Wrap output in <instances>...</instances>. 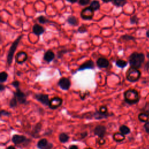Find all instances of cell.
Returning a JSON list of instances; mask_svg holds the SVG:
<instances>
[{
  "label": "cell",
  "instance_id": "cell-1",
  "mask_svg": "<svg viewBox=\"0 0 149 149\" xmlns=\"http://www.w3.org/2000/svg\"><path fill=\"white\" fill-rule=\"evenodd\" d=\"M128 60L130 66L139 69L145 61V55L142 52H134L130 54Z\"/></svg>",
  "mask_w": 149,
  "mask_h": 149
},
{
  "label": "cell",
  "instance_id": "cell-2",
  "mask_svg": "<svg viewBox=\"0 0 149 149\" xmlns=\"http://www.w3.org/2000/svg\"><path fill=\"white\" fill-rule=\"evenodd\" d=\"M125 101L129 104L132 105L139 102L140 96L138 91L134 89H129L124 93Z\"/></svg>",
  "mask_w": 149,
  "mask_h": 149
},
{
  "label": "cell",
  "instance_id": "cell-3",
  "mask_svg": "<svg viewBox=\"0 0 149 149\" xmlns=\"http://www.w3.org/2000/svg\"><path fill=\"white\" fill-rule=\"evenodd\" d=\"M126 79L130 82L137 81L141 76L140 71L136 68L130 66L126 73Z\"/></svg>",
  "mask_w": 149,
  "mask_h": 149
},
{
  "label": "cell",
  "instance_id": "cell-4",
  "mask_svg": "<svg viewBox=\"0 0 149 149\" xmlns=\"http://www.w3.org/2000/svg\"><path fill=\"white\" fill-rule=\"evenodd\" d=\"M22 35L19 36L12 43V45L10 47V49L9 50L8 52V54L7 56V62L9 65H10L12 62L13 61V55H14V53L17 48V47L20 42V40H21L22 37Z\"/></svg>",
  "mask_w": 149,
  "mask_h": 149
},
{
  "label": "cell",
  "instance_id": "cell-5",
  "mask_svg": "<svg viewBox=\"0 0 149 149\" xmlns=\"http://www.w3.org/2000/svg\"><path fill=\"white\" fill-rule=\"evenodd\" d=\"M94 12L90 6L85 8L81 12L80 16L84 20H91L94 16Z\"/></svg>",
  "mask_w": 149,
  "mask_h": 149
},
{
  "label": "cell",
  "instance_id": "cell-6",
  "mask_svg": "<svg viewBox=\"0 0 149 149\" xmlns=\"http://www.w3.org/2000/svg\"><path fill=\"white\" fill-rule=\"evenodd\" d=\"M14 97L19 104H26L27 102L26 96L25 94L22 92L19 88L16 89V91L14 93Z\"/></svg>",
  "mask_w": 149,
  "mask_h": 149
},
{
  "label": "cell",
  "instance_id": "cell-7",
  "mask_svg": "<svg viewBox=\"0 0 149 149\" xmlns=\"http://www.w3.org/2000/svg\"><path fill=\"white\" fill-rule=\"evenodd\" d=\"M62 99L58 97H55L49 100V107L52 109H55L59 107L62 104Z\"/></svg>",
  "mask_w": 149,
  "mask_h": 149
},
{
  "label": "cell",
  "instance_id": "cell-8",
  "mask_svg": "<svg viewBox=\"0 0 149 149\" xmlns=\"http://www.w3.org/2000/svg\"><path fill=\"white\" fill-rule=\"evenodd\" d=\"M59 87L63 90H68L71 86L70 80L67 77H62L58 81Z\"/></svg>",
  "mask_w": 149,
  "mask_h": 149
},
{
  "label": "cell",
  "instance_id": "cell-9",
  "mask_svg": "<svg viewBox=\"0 0 149 149\" xmlns=\"http://www.w3.org/2000/svg\"><path fill=\"white\" fill-rule=\"evenodd\" d=\"M37 146L40 149H52L53 144L49 143L46 139H42L38 141Z\"/></svg>",
  "mask_w": 149,
  "mask_h": 149
},
{
  "label": "cell",
  "instance_id": "cell-10",
  "mask_svg": "<svg viewBox=\"0 0 149 149\" xmlns=\"http://www.w3.org/2000/svg\"><path fill=\"white\" fill-rule=\"evenodd\" d=\"M35 98L42 104L45 105H49V100L48 95L47 94H36Z\"/></svg>",
  "mask_w": 149,
  "mask_h": 149
},
{
  "label": "cell",
  "instance_id": "cell-11",
  "mask_svg": "<svg viewBox=\"0 0 149 149\" xmlns=\"http://www.w3.org/2000/svg\"><path fill=\"white\" fill-rule=\"evenodd\" d=\"M94 132L99 137H104L106 133V127L104 125H98L94 128Z\"/></svg>",
  "mask_w": 149,
  "mask_h": 149
},
{
  "label": "cell",
  "instance_id": "cell-12",
  "mask_svg": "<svg viewBox=\"0 0 149 149\" xmlns=\"http://www.w3.org/2000/svg\"><path fill=\"white\" fill-rule=\"evenodd\" d=\"M27 55L25 52L23 51L19 52L15 56V60L17 63H22L24 62L27 60Z\"/></svg>",
  "mask_w": 149,
  "mask_h": 149
},
{
  "label": "cell",
  "instance_id": "cell-13",
  "mask_svg": "<svg viewBox=\"0 0 149 149\" xmlns=\"http://www.w3.org/2000/svg\"><path fill=\"white\" fill-rule=\"evenodd\" d=\"M97 65L100 68H106L109 65V62L107 58L101 57L97 60Z\"/></svg>",
  "mask_w": 149,
  "mask_h": 149
},
{
  "label": "cell",
  "instance_id": "cell-14",
  "mask_svg": "<svg viewBox=\"0 0 149 149\" xmlns=\"http://www.w3.org/2000/svg\"><path fill=\"white\" fill-rule=\"evenodd\" d=\"M12 142L15 144H20L23 143L26 140V138L24 136L19 134H14L12 138Z\"/></svg>",
  "mask_w": 149,
  "mask_h": 149
},
{
  "label": "cell",
  "instance_id": "cell-15",
  "mask_svg": "<svg viewBox=\"0 0 149 149\" xmlns=\"http://www.w3.org/2000/svg\"><path fill=\"white\" fill-rule=\"evenodd\" d=\"M94 68V63L91 60H88L80 66L79 70H84L86 69H92Z\"/></svg>",
  "mask_w": 149,
  "mask_h": 149
},
{
  "label": "cell",
  "instance_id": "cell-16",
  "mask_svg": "<svg viewBox=\"0 0 149 149\" xmlns=\"http://www.w3.org/2000/svg\"><path fill=\"white\" fill-rule=\"evenodd\" d=\"M45 29L38 24H35L33 26V32L37 36H40L45 31Z\"/></svg>",
  "mask_w": 149,
  "mask_h": 149
},
{
  "label": "cell",
  "instance_id": "cell-17",
  "mask_svg": "<svg viewBox=\"0 0 149 149\" xmlns=\"http://www.w3.org/2000/svg\"><path fill=\"white\" fill-rule=\"evenodd\" d=\"M54 58L55 54L51 50H48L47 52H45L44 55V59L47 62H51L54 59Z\"/></svg>",
  "mask_w": 149,
  "mask_h": 149
},
{
  "label": "cell",
  "instance_id": "cell-18",
  "mask_svg": "<svg viewBox=\"0 0 149 149\" xmlns=\"http://www.w3.org/2000/svg\"><path fill=\"white\" fill-rule=\"evenodd\" d=\"M138 119L141 122H146L149 120V113L143 112L138 115Z\"/></svg>",
  "mask_w": 149,
  "mask_h": 149
},
{
  "label": "cell",
  "instance_id": "cell-19",
  "mask_svg": "<svg viewBox=\"0 0 149 149\" xmlns=\"http://www.w3.org/2000/svg\"><path fill=\"white\" fill-rule=\"evenodd\" d=\"M113 139L116 142H120L125 139V136L121 132H116L113 134Z\"/></svg>",
  "mask_w": 149,
  "mask_h": 149
},
{
  "label": "cell",
  "instance_id": "cell-20",
  "mask_svg": "<svg viewBox=\"0 0 149 149\" xmlns=\"http://www.w3.org/2000/svg\"><path fill=\"white\" fill-rule=\"evenodd\" d=\"M68 23L72 26H77L78 24V20L74 16H69L67 19Z\"/></svg>",
  "mask_w": 149,
  "mask_h": 149
},
{
  "label": "cell",
  "instance_id": "cell-21",
  "mask_svg": "<svg viewBox=\"0 0 149 149\" xmlns=\"http://www.w3.org/2000/svg\"><path fill=\"white\" fill-rule=\"evenodd\" d=\"M93 116H94V118L96 119H101L107 118L108 115L107 113H104L101 112L100 111H96L94 113Z\"/></svg>",
  "mask_w": 149,
  "mask_h": 149
},
{
  "label": "cell",
  "instance_id": "cell-22",
  "mask_svg": "<svg viewBox=\"0 0 149 149\" xmlns=\"http://www.w3.org/2000/svg\"><path fill=\"white\" fill-rule=\"evenodd\" d=\"M90 7L94 10H97L100 8V3L99 2V1H97V0H94L93 1H92L90 3Z\"/></svg>",
  "mask_w": 149,
  "mask_h": 149
},
{
  "label": "cell",
  "instance_id": "cell-23",
  "mask_svg": "<svg viewBox=\"0 0 149 149\" xmlns=\"http://www.w3.org/2000/svg\"><path fill=\"white\" fill-rule=\"evenodd\" d=\"M69 139V136L65 133H62L59 136V140L61 143H65Z\"/></svg>",
  "mask_w": 149,
  "mask_h": 149
},
{
  "label": "cell",
  "instance_id": "cell-24",
  "mask_svg": "<svg viewBox=\"0 0 149 149\" xmlns=\"http://www.w3.org/2000/svg\"><path fill=\"white\" fill-rule=\"evenodd\" d=\"M119 131L122 134L126 135V134H128L130 133V128L128 126L123 125H121L119 127Z\"/></svg>",
  "mask_w": 149,
  "mask_h": 149
},
{
  "label": "cell",
  "instance_id": "cell-25",
  "mask_svg": "<svg viewBox=\"0 0 149 149\" xmlns=\"http://www.w3.org/2000/svg\"><path fill=\"white\" fill-rule=\"evenodd\" d=\"M127 0H113L112 3L118 7H122L127 3Z\"/></svg>",
  "mask_w": 149,
  "mask_h": 149
},
{
  "label": "cell",
  "instance_id": "cell-26",
  "mask_svg": "<svg viewBox=\"0 0 149 149\" xmlns=\"http://www.w3.org/2000/svg\"><path fill=\"white\" fill-rule=\"evenodd\" d=\"M116 65L120 68H124L127 65V62L126 61H124L123 59H118L116 62Z\"/></svg>",
  "mask_w": 149,
  "mask_h": 149
},
{
  "label": "cell",
  "instance_id": "cell-27",
  "mask_svg": "<svg viewBox=\"0 0 149 149\" xmlns=\"http://www.w3.org/2000/svg\"><path fill=\"white\" fill-rule=\"evenodd\" d=\"M120 38L124 41H135L136 38L132 36L128 35V34H125L121 36Z\"/></svg>",
  "mask_w": 149,
  "mask_h": 149
},
{
  "label": "cell",
  "instance_id": "cell-28",
  "mask_svg": "<svg viewBox=\"0 0 149 149\" xmlns=\"http://www.w3.org/2000/svg\"><path fill=\"white\" fill-rule=\"evenodd\" d=\"M8 74L6 72H5V71L2 72L0 73V81H1V83H3V82L6 81L7 79H8Z\"/></svg>",
  "mask_w": 149,
  "mask_h": 149
},
{
  "label": "cell",
  "instance_id": "cell-29",
  "mask_svg": "<svg viewBox=\"0 0 149 149\" xmlns=\"http://www.w3.org/2000/svg\"><path fill=\"white\" fill-rule=\"evenodd\" d=\"M37 19V20L38 21V22L41 24H45L49 22V20L44 16H40Z\"/></svg>",
  "mask_w": 149,
  "mask_h": 149
},
{
  "label": "cell",
  "instance_id": "cell-30",
  "mask_svg": "<svg viewBox=\"0 0 149 149\" xmlns=\"http://www.w3.org/2000/svg\"><path fill=\"white\" fill-rule=\"evenodd\" d=\"M139 22V19L137 15H133L130 18V23L132 24H137Z\"/></svg>",
  "mask_w": 149,
  "mask_h": 149
},
{
  "label": "cell",
  "instance_id": "cell-31",
  "mask_svg": "<svg viewBox=\"0 0 149 149\" xmlns=\"http://www.w3.org/2000/svg\"><path fill=\"white\" fill-rule=\"evenodd\" d=\"M41 127H42V125L40 123H38L36 124L35 127H34V129H33L34 133H35V134L38 133L40 132V131L41 130Z\"/></svg>",
  "mask_w": 149,
  "mask_h": 149
},
{
  "label": "cell",
  "instance_id": "cell-32",
  "mask_svg": "<svg viewBox=\"0 0 149 149\" xmlns=\"http://www.w3.org/2000/svg\"><path fill=\"white\" fill-rule=\"evenodd\" d=\"M17 103H18L17 101L16 100V98L13 96V98L10 100V101L9 105H10V107L13 108V107H16V106H17Z\"/></svg>",
  "mask_w": 149,
  "mask_h": 149
},
{
  "label": "cell",
  "instance_id": "cell-33",
  "mask_svg": "<svg viewBox=\"0 0 149 149\" xmlns=\"http://www.w3.org/2000/svg\"><path fill=\"white\" fill-rule=\"evenodd\" d=\"M78 31L80 33H84L86 32L87 31V27L85 26H81L80 27H79V28L78 29Z\"/></svg>",
  "mask_w": 149,
  "mask_h": 149
},
{
  "label": "cell",
  "instance_id": "cell-34",
  "mask_svg": "<svg viewBox=\"0 0 149 149\" xmlns=\"http://www.w3.org/2000/svg\"><path fill=\"white\" fill-rule=\"evenodd\" d=\"M90 2V0H79V3L81 6H86L88 5Z\"/></svg>",
  "mask_w": 149,
  "mask_h": 149
},
{
  "label": "cell",
  "instance_id": "cell-35",
  "mask_svg": "<svg viewBox=\"0 0 149 149\" xmlns=\"http://www.w3.org/2000/svg\"><path fill=\"white\" fill-rule=\"evenodd\" d=\"M99 111H100L102 113H106L108 111V109H107V107L105 105H102L101 106L100 108V110Z\"/></svg>",
  "mask_w": 149,
  "mask_h": 149
},
{
  "label": "cell",
  "instance_id": "cell-36",
  "mask_svg": "<svg viewBox=\"0 0 149 149\" xmlns=\"http://www.w3.org/2000/svg\"><path fill=\"white\" fill-rule=\"evenodd\" d=\"M144 128L145 129V131L147 133L149 134V120L145 122V124L144 125Z\"/></svg>",
  "mask_w": 149,
  "mask_h": 149
},
{
  "label": "cell",
  "instance_id": "cell-37",
  "mask_svg": "<svg viewBox=\"0 0 149 149\" xmlns=\"http://www.w3.org/2000/svg\"><path fill=\"white\" fill-rule=\"evenodd\" d=\"M97 143L99 145H103L105 143V140L104 139V137H99L97 140Z\"/></svg>",
  "mask_w": 149,
  "mask_h": 149
},
{
  "label": "cell",
  "instance_id": "cell-38",
  "mask_svg": "<svg viewBox=\"0 0 149 149\" xmlns=\"http://www.w3.org/2000/svg\"><path fill=\"white\" fill-rule=\"evenodd\" d=\"M12 84L13 85V86L14 87H15L16 89L19 88V82L17 80H15V81H13L12 83Z\"/></svg>",
  "mask_w": 149,
  "mask_h": 149
},
{
  "label": "cell",
  "instance_id": "cell-39",
  "mask_svg": "<svg viewBox=\"0 0 149 149\" xmlns=\"http://www.w3.org/2000/svg\"><path fill=\"white\" fill-rule=\"evenodd\" d=\"M10 115V112L4 111V110H1V115H4V116H9Z\"/></svg>",
  "mask_w": 149,
  "mask_h": 149
},
{
  "label": "cell",
  "instance_id": "cell-40",
  "mask_svg": "<svg viewBox=\"0 0 149 149\" xmlns=\"http://www.w3.org/2000/svg\"><path fill=\"white\" fill-rule=\"evenodd\" d=\"M80 135H81V139H83V138H85V137H86L87 136V132H84L81 133Z\"/></svg>",
  "mask_w": 149,
  "mask_h": 149
},
{
  "label": "cell",
  "instance_id": "cell-41",
  "mask_svg": "<svg viewBox=\"0 0 149 149\" xmlns=\"http://www.w3.org/2000/svg\"><path fill=\"white\" fill-rule=\"evenodd\" d=\"M69 149H79V148L76 145L73 144V145H71L69 146Z\"/></svg>",
  "mask_w": 149,
  "mask_h": 149
},
{
  "label": "cell",
  "instance_id": "cell-42",
  "mask_svg": "<svg viewBox=\"0 0 149 149\" xmlns=\"http://www.w3.org/2000/svg\"><path fill=\"white\" fill-rule=\"evenodd\" d=\"M144 68H145V69H146V70H148V69H149V61L147 62V63H146V65H145Z\"/></svg>",
  "mask_w": 149,
  "mask_h": 149
},
{
  "label": "cell",
  "instance_id": "cell-43",
  "mask_svg": "<svg viewBox=\"0 0 149 149\" xmlns=\"http://www.w3.org/2000/svg\"><path fill=\"white\" fill-rule=\"evenodd\" d=\"M4 89H5V86H4L3 84H1L0 85V91H3Z\"/></svg>",
  "mask_w": 149,
  "mask_h": 149
},
{
  "label": "cell",
  "instance_id": "cell-44",
  "mask_svg": "<svg viewBox=\"0 0 149 149\" xmlns=\"http://www.w3.org/2000/svg\"><path fill=\"white\" fill-rule=\"evenodd\" d=\"M6 149H16V148L13 146H8Z\"/></svg>",
  "mask_w": 149,
  "mask_h": 149
},
{
  "label": "cell",
  "instance_id": "cell-45",
  "mask_svg": "<svg viewBox=\"0 0 149 149\" xmlns=\"http://www.w3.org/2000/svg\"><path fill=\"white\" fill-rule=\"evenodd\" d=\"M67 1H68V2H70V3H75V2H76L78 0H66Z\"/></svg>",
  "mask_w": 149,
  "mask_h": 149
},
{
  "label": "cell",
  "instance_id": "cell-46",
  "mask_svg": "<svg viewBox=\"0 0 149 149\" xmlns=\"http://www.w3.org/2000/svg\"><path fill=\"white\" fill-rule=\"evenodd\" d=\"M146 37L149 38V29L147 30V31L146 32Z\"/></svg>",
  "mask_w": 149,
  "mask_h": 149
},
{
  "label": "cell",
  "instance_id": "cell-47",
  "mask_svg": "<svg viewBox=\"0 0 149 149\" xmlns=\"http://www.w3.org/2000/svg\"><path fill=\"white\" fill-rule=\"evenodd\" d=\"M103 2H112L113 1V0H102Z\"/></svg>",
  "mask_w": 149,
  "mask_h": 149
},
{
  "label": "cell",
  "instance_id": "cell-48",
  "mask_svg": "<svg viewBox=\"0 0 149 149\" xmlns=\"http://www.w3.org/2000/svg\"><path fill=\"white\" fill-rule=\"evenodd\" d=\"M146 56L147 58L149 59V52H147V54H146Z\"/></svg>",
  "mask_w": 149,
  "mask_h": 149
},
{
  "label": "cell",
  "instance_id": "cell-49",
  "mask_svg": "<svg viewBox=\"0 0 149 149\" xmlns=\"http://www.w3.org/2000/svg\"><path fill=\"white\" fill-rule=\"evenodd\" d=\"M85 149H93L91 148H85Z\"/></svg>",
  "mask_w": 149,
  "mask_h": 149
}]
</instances>
